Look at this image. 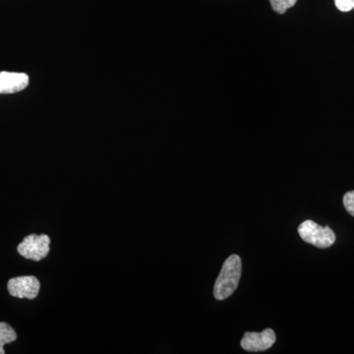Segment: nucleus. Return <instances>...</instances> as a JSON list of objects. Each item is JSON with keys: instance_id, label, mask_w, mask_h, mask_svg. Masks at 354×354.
I'll return each mask as SVG.
<instances>
[{"instance_id": "f257e3e1", "label": "nucleus", "mask_w": 354, "mask_h": 354, "mask_svg": "<svg viewBox=\"0 0 354 354\" xmlns=\"http://www.w3.org/2000/svg\"><path fill=\"white\" fill-rule=\"evenodd\" d=\"M242 263L239 255H230L223 263L216 279L214 297L216 300H225L236 290L241 279Z\"/></svg>"}, {"instance_id": "f03ea898", "label": "nucleus", "mask_w": 354, "mask_h": 354, "mask_svg": "<svg viewBox=\"0 0 354 354\" xmlns=\"http://www.w3.org/2000/svg\"><path fill=\"white\" fill-rule=\"evenodd\" d=\"M298 234L306 243L318 247L329 248L335 243V234L330 227H321L315 221L307 220L298 227Z\"/></svg>"}, {"instance_id": "7ed1b4c3", "label": "nucleus", "mask_w": 354, "mask_h": 354, "mask_svg": "<svg viewBox=\"0 0 354 354\" xmlns=\"http://www.w3.org/2000/svg\"><path fill=\"white\" fill-rule=\"evenodd\" d=\"M50 239L46 234H30L18 245V253L26 259L39 261L44 259L50 253Z\"/></svg>"}, {"instance_id": "20e7f679", "label": "nucleus", "mask_w": 354, "mask_h": 354, "mask_svg": "<svg viewBox=\"0 0 354 354\" xmlns=\"http://www.w3.org/2000/svg\"><path fill=\"white\" fill-rule=\"evenodd\" d=\"M7 288L10 295L14 297L35 299L38 297L41 283L36 277H18V278L9 279Z\"/></svg>"}, {"instance_id": "39448f33", "label": "nucleus", "mask_w": 354, "mask_h": 354, "mask_svg": "<svg viewBox=\"0 0 354 354\" xmlns=\"http://www.w3.org/2000/svg\"><path fill=\"white\" fill-rule=\"evenodd\" d=\"M276 339V333L272 329H266L261 333L247 332L242 337L241 348L251 353L264 351L271 348Z\"/></svg>"}, {"instance_id": "423d86ee", "label": "nucleus", "mask_w": 354, "mask_h": 354, "mask_svg": "<svg viewBox=\"0 0 354 354\" xmlns=\"http://www.w3.org/2000/svg\"><path fill=\"white\" fill-rule=\"evenodd\" d=\"M29 76L16 72H0V94H15L29 85Z\"/></svg>"}, {"instance_id": "0eeeda50", "label": "nucleus", "mask_w": 354, "mask_h": 354, "mask_svg": "<svg viewBox=\"0 0 354 354\" xmlns=\"http://www.w3.org/2000/svg\"><path fill=\"white\" fill-rule=\"evenodd\" d=\"M17 339V334L10 325L6 322H0V354L6 353L4 346L7 344L15 342Z\"/></svg>"}, {"instance_id": "6e6552de", "label": "nucleus", "mask_w": 354, "mask_h": 354, "mask_svg": "<svg viewBox=\"0 0 354 354\" xmlns=\"http://www.w3.org/2000/svg\"><path fill=\"white\" fill-rule=\"evenodd\" d=\"M272 10L279 14H285L288 8L297 4V0H270Z\"/></svg>"}, {"instance_id": "1a4fd4ad", "label": "nucleus", "mask_w": 354, "mask_h": 354, "mask_svg": "<svg viewBox=\"0 0 354 354\" xmlns=\"http://www.w3.org/2000/svg\"><path fill=\"white\" fill-rule=\"evenodd\" d=\"M344 206L349 215L354 216V191H349L344 194Z\"/></svg>"}, {"instance_id": "9d476101", "label": "nucleus", "mask_w": 354, "mask_h": 354, "mask_svg": "<svg viewBox=\"0 0 354 354\" xmlns=\"http://www.w3.org/2000/svg\"><path fill=\"white\" fill-rule=\"evenodd\" d=\"M335 4L342 12H348L354 8V0H335Z\"/></svg>"}]
</instances>
